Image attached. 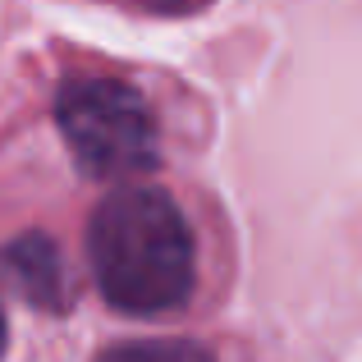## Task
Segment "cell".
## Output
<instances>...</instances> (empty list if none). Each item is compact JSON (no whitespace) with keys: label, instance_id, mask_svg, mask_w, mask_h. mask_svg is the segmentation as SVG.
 I'll list each match as a JSON object with an SVG mask.
<instances>
[{"label":"cell","instance_id":"obj_1","mask_svg":"<svg viewBox=\"0 0 362 362\" xmlns=\"http://www.w3.org/2000/svg\"><path fill=\"white\" fill-rule=\"evenodd\" d=\"M88 266L124 317H165L197 284V252L179 202L156 184H119L88 221Z\"/></svg>","mask_w":362,"mask_h":362},{"label":"cell","instance_id":"obj_2","mask_svg":"<svg viewBox=\"0 0 362 362\" xmlns=\"http://www.w3.org/2000/svg\"><path fill=\"white\" fill-rule=\"evenodd\" d=\"M55 124L83 175L142 184L160 160L151 101L115 74H69L55 92Z\"/></svg>","mask_w":362,"mask_h":362},{"label":"cell","instance_id":"obj_3","mask_svg":"<svg viewBox=\"0 0 362 362\" xmlns=\"http://www.w3.org/2000/svg\"><path fill=\"white\" fill-rule=\"evenodd\" d=\"M0 266H5L9 284L23 293L28 303L46 312H64L69 308V280H64V262L60 247H55L46 234H23L0 252Z\"/></svg>","mask_w":362,"mask_h":362},{"label":"cell","instance_id":"obj_4","mask_svg":"<svg viewBox=\"0 0 362 362\" xmlns=\"http://www.w3.org/2000/svg\"><path fill=\"white\" fill-rule=\"evenodd\" d=\"M97 362H216V358L193 339H124V344H110L106 354H97Z\"/></svg>","mask_w":362,"mask_h":362},{"label":"cell","instance_id":"obj_5","mask_svg":"<svg viewBox=\"0 0 362 362\" xmlns=\"http://www.w3.org/2000/svg\"><path fill=\"white\" fill-rule=\"evenodd\" d=\"M0 354H5V312H0Z\"/></svg>","mask_w":362,"mask_h":362}]
</instances>
